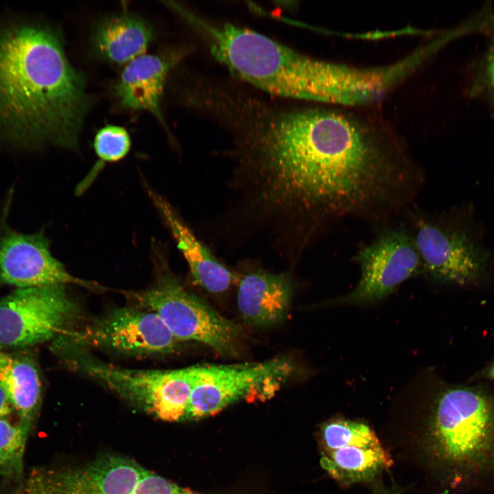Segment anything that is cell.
<instances>
[{
    "label": "cell",
    "mask_w": 494,
    "mask_h": 494,
    "mask_svg": "<svg viewBox=\"0 0 494 494\" xmlns=\"http://www.w3.org/2000/svg\"><path fill=\"white\" fill-rule=\"evenodd\" d=\"M341 107L296 104L277 119L266 144V202L300 242L327 217L387 220L405 209L421 183L395 134Z\"/></svg>",
    "instance_id": "1"
},
{
    "label": "cell",
    "mask_w": 494,
    "mask_h": 494,
    "mask_svg": "<svg viewBox=\"0 0 494 494\" xmlns=\"http://www.w3.org/2000/svg\"><path fill=\"white\" fill-rule=\"evenodd\" d=\"M92 104L86 78L54 27L32 21L0 27L1 139L17 147L77 150Z\"/></svg>",
    "instance_id": "2"
},
{
    "label": "cell",
    "mask_w": 494,
    "mask_h": 494,
    "mask_svg": "<svg viewBox=\"0 0 494 494\" xmlns=\"http://www.w3.org/2000/svg\"><path fill=\"white\" fill-rule=\"evenodd\" d=\"M430 435L434 458L456 487L494 475V405L485 396L462 388L445 392Z\"/></svg>",
    "instance_id": "3"
},
{
    "label": "cell",
    "mask_w": 494,
    "mask_h": 494,
    "mask_svg": "<svg viewBox=\"0 0 494 494\" xmlns=\"http://www.w3.org/2000/svg\"><path fill=\"white\" fill-rule=\"evenodd\" d=\"M67 364L132 406L166 422L183 420L193 385L194 366L174 370L127 368L100 361L67 340L54 344Z\"/></svg>",
    "instance_id": "4"
},
{
    "label": "cell",
    "mask_w": 494,
    "mask_h": 494,
    "mask_svg": "<svg viewBox=\"0 0 494 494\" xmlns=\"http://www.w3.org/2000/svg\"><path fill=\"white\" fill-rule=\"evenodd\" d=\"M138 307L156 313L180 342L195 341L225 357L238 354L242 329L187 291L169 272L148 290L128 293Z\"/></svg>",
    "instance_id": "5"
},
{
    "label": "cell",
    "mask_w": 494,
    "mask_h": 494,
    "mask_svg": "<svg viewBox=\"0 0 494 494\" xmlns=\"http://www.w3.org/2000/svg\"><path fill=\"white\" fill-rule=\"evenodd\" d=\"M79 316L63 285L16 288L0 299V347L55 341L71 331Z\"/></svg>",
    "instance_id": "6"
},
{
    "label": "cell",
    "mask_w": 494,
    "mask_h": 494,
    "mask_svg": "<svg viewBox=\"0 0 494 494\" xmlns=\"http://www.w3.org/2000/svg\"><path fill=\"white\" fill-rule=\"evenodd\" d=\"M62 338L83 348L137 357L170 354L181 343L156 313L138 306L112 309L84 329L71 330Z\"/></svg>",
    "instance_id": "7"
},
{
    "label": "cell",
    "mask_w": 494,
    "mask_h": 494,
    "mask_svg": "<svg viewBox=\"0 0 494 494\" xmlns=\"http://www.w3.org/2000/svg\"><path fill=\"white\" fill-rule=\"evenodd\" d=\"M193 366V385L183 420L214 415L269 380L285 377L292 370L285 357L260 362Z\"/></svg>",
    "instance_id": "8"
},
{
    "label": "cell",
    "mask_w": 494,
    "mask_h": 494,
    "mask_svg": "<svg viewBox=\"0 0 494 494\" xmlns=\"http://www.w3.org/2000/svg\"><path fill=\"white\" fill-rule=\"evenodd\" d=\"M354 259L361 276L356 287L342 300L345 303L378 301L422 270L412 234L401 227L383 232Z\"/></svg>",
    "instance_id": "9"
},
{
    "label": "cell",
    "mask_w": 494,
    "mask_h": 494,
    "mask_svg": "<svg viewBox=\"0 0 494 494\" xmlns=\"http://www.w3.org/2000/svg\"><path fill=\"white\" fill-rule=\"evenodd\" d=\"M320 436L321 465L342 483L369 480L392 464L374 431L364 423L331 421L322 427Z\"/></svg>",
    "instance_id": "10"
},
{
    "label": "cell",
    "mask_w": 494,
    "mask_h": 494,
    "mask_svg": "<svg viewBox=\"0 0 494 494\" xmlns=\"http://www.w3.org/2000/svg\"><path fill=\"white\" fill-rule=\"evenodd\" d=\"M67 284L92 290L102 287L68 272L52 256L43 231L24 234L3 221L0 226V285L27 288Z\"/></svg>",
    "instance_id": "11"
},
{
    "label": "cell",
    "mask_w": 494,
    "mask_h": 494,
    "mask_svg": "<svg viewBox=\"0 0 494 494\" xmlns=\"http://www.w3.org/2000/svg\"><path fill=\"white\" fill-rule=\"evenodd\" d=\"M146 469L115 454L70 468L34 469L30 475L45 494H130Z\"/></svg>",
    "instance_id": "12"
},
{
    "label": "cell",
    "mask_w": 494,
    "mask_h": 494,
    "mask_svg": "<svg viewBox=\"0 0 494 494\" xmlns=\"http://www.w3.org/2000/svg\"><path fill=\"white\" fill-rule=\"evenodd\" d=\"M412 234L422 270L440 281L465 284L480 268L479 255L464 235L419 218Z\"/></svg>",
    "instance_id": "13"
},
{
    "label": "cell",
    "mask_w": 494,
    "mask_h": 494,
    "mask_svg": "<svg viewBox=\"0 0 494 494\" xmlns=\"http://www.w3.org/2000/svg\"><path fill=\"white\" fill-rule=\"evenodd\" d=\"M294 292L291 275L256 270L239 280L237 307L243 320L256 327H268L287 316Z\"/></svg>",
    "instance_id": "14"
},
{
    "label": "cell",
    "mask_w": 494,
    "mask_h": 494,
    "mask_svg": "<svg viewBox=\"0 0 494 494\" xmlns=\"http://www.w3.org/2000/svg\"><path fill=\"white\" fill-rule=\"evenodd\" d=\"M171 62L156 55H141L123 69L114 91L121 105L126 108L145 110L161 123V99Z\"/></svg>",
    "instance_id": "15"
},
{
    "label": "cell",
    "mask_w": 494,
    "mask_h": 494,
    "mask_svg": "<svg viewBox=\"0 0 494 494\" xmlns=\"http://www.w3.org/2000/svg\"><path fill=\"white\" fill-rule=\"evenodd\" d=\"M152 198L185 259L193 281L212 294L226 292L233 281V274L198 239L168 202L154 193L152 194Z\"/></svg>",
    "instance_id": "16"
},
{
    "label": "cell",
    "mask_w": 494,
    "mask_h": 494,
    "mask_svg": "<svg viewBox=\"0 0 494 494\" xmlns=\"http://www.w3.org/2000/svg\"><path fill=\"white\" fill-rule=\"evenodd\" d=\"M153 39L148 22L131 13L110 16L101 21L92 36L97 55L117 64H128L143 55Z\"/></svg>",
    "instance_id": "17"
},
{
    "label": "cell",
    "mask_w": 494,
    "mask_h": 494,
    "mask_svg": "<svg viewBox=\"0 0 494 494\" xmlns=\"http://www.w3.org/2000/svg\"><path fill=\"white\" fill-rule=\"evenodd\" d=\"M0 383L19 420L32 423L42 398L41 381L33 360L25 356L12 357L0 373Z\"/></svg>",
    "instance_id": "18"
},
{
    "label": "cell",
    "mask_w": 494,
    "mask_h": 494,
    "mask_svg": "<svg viewBox=\"0 0 494 494\" xmlns=\"http://www.w3.org/2000/svg\"><path fill=\"white\" fill-rule=\"evenodd\" d=\"M32 423L19 420L11 423L0 419V473L5 478L20 480L23 475V457Z\"/></svg>",
    "instance_id": "19"
},
{
    "label": "cell",
    "mask_w": 494,
    "mask_h": 494,
    "mask_svg": "<svg viewBox=\"0 0 494 494\" xmlns=\"http://www.w3.org/2000/svg\"><path fill=\"white\" fill-rule=\"evenodd\" d=\"M131 145L127 130L121 126L108 125L97 132L93 142L95 153L103 162H115L124 158Z\"/></svg>",
    "instance_id": "20"
},
{
    "label": "cell",
    "mask_w": 494,
    "mask_h": 494,
    "mask_svg": "<svg viewBox=\"0 0 494 494\" xmlns=\"http://www.w3.org/2000/svg\"><path fill=\"white\" fill-rule=\"evenodd\" d=\"M130 494H202L146 469Z\"/></svg>",
    "instance_id": "21"
},
{
    "label": "cell",
    "mask_w": 494,
    "mask_h": 494,
    "mask_svg": "<svg viewBox=\"0 0 494 494\" xmlns=\"http://www.w3.org/2000/svg\"><path fill=\"white\" fill-rule=\"evenodd\" d=\"M14 409L3 386L0 383V419L6 418Z\"/></svg>",
    "instance_id": "22"
},
{
    "label": "cell",
    "mask_w": 494,
    "mask_h": 494,
    "mask_svg": "<svg viewBox=\"0 0 494 494\" xmlns=\"http://www.w3.org/2000/svg\"><path fill=\"white\" fill-rule=\"evenodd\" d=\"M19 494H45V493L30 474L22 485Z\"/></svg>",
    "instance_id": "23"
},
{
    "label": "cell",
    "mask_w": 494,
    "mask_h": 494,
    "mask_svg": "<svg viewBox=\"0 0 494 494\" xmlns=\"http://www.w3.org/2000/svg\"><path fill=\"white\" fill-rule=\"evenodd\" d=\"M487 71L490 82L494 87V50L492 51L488 60Z\"/></svg>",
    "instance_id": "24"
},
{
    "label": "cell",
    "mask_w": 494,
    "mask_h": 494,
    "mask_svg": "<svg viewBox=\"0 0 494 494\" xmlns=\"http://www.w3.org/2000/svg\"><path fill=\"white\" fill-rule=\"evenodd\" d=\"M12 357L0 352V373L10 364Z\"/></svg>",
    "instance_id": "25"
},
{
    "label": "cell",
    "mask_w": 494,
    "mask_h": 494,
    "mask_svg": "<svg viewBox=\"0 0 494 494\" xmlns=\"http://www.w3.org/2000/svg\"><path fill=\"white\" fill-rule=\"evenodd\" d=\"M489 375L491 379H494V364L490 367L489 370Z\"/></svg>",
    "instance_id": "26"
}]
</instances>
